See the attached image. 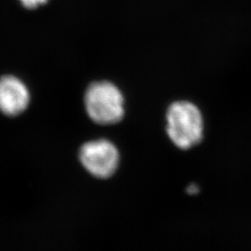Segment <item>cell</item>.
I'll list each match as a JSON object with an SVG mask.
<instances>
[{
	"label": "cell",
	"instance_id": "obj_1",
	"mask_svg": "<svg viewBox=\"0 0 251 251\" xmlns=\"http://www.w3.org/2000/svg\"><path fill=\"white\" fill-rule=\"evenodd\" d=\"M204 122L200 110L194 103L179 100L173 102L167 112V132L179 149L186 150L200 143Z\"/></svg>",
	"mask_w": 251,
	"mask_h": 251
},
{
	"label": "cell",
	"instance_id": "obj_2",
	"mask_svg": "<svg viewBox=\"0 0 251 251\" xmlns=\"http://www.w3.org/2000/svg\"><path fill=\"white\" fill-rule=\"evenodd\" d=\"M85 107L90 119L100 125L117 123L125 113L122 92L108 81L90 85L85 94Z\"/></svg>",
	"mask_w": 251,
	"mask_h": 251
},
{
	"label": "cell",
	"instance_id": "obj_3",
	"mask_svg": "<svg viewBox=\"0 0 251 251\" xmlns=\"http://www.w3.org/2000/svg\"><path fill=\"white\" fill-rule=\"evenodd\" d=\"M79 160L85 170L99 179H107L117 171L119 152L107 140L88 142L80 148Z\"/></svg>",
	"mask_w": 251,
	"mask_h": 251
},
{
	"label": "cell",
	"instance_id": "obj_4",
	"mask_svg": "<svg viewBox=\"0 0 251 251\" xmlns=\"http://www.w3.org/2000/svg\"><path fill=\"white\" fill-rule=\"evenodd\" d=\"M30 93L26 85L14 75L0 77V111L6 116L15 117L26 110Z\"/></svg>",
	"mask_w": 251,
	"mask_h": 251
},
{
	"label": "cell",
	"instance_id": "obj_5",
	"mask_svg": "<svg viewBox=\"0 0 251 251\" xmlns=\"http://www.w3.org/2000/svg\"><path fill=\"white\" fill-rule=\"evenodd\" d=\"M22 5L26 9H36L39 6L44 5L48 0H19Z\"/></svg>",
	"mask_w": 251,
	"mask_h": 251
},
{
	"label": "cell",
	"instance_id": "obj_6",
	"mask_svg": "<svg viewBox=\"0 0 251 251\" xmlns=\"http://www.w3.org/2000/svg\"><path fill=\"white\" fill-rule=\"evenodd\" d=\"M188 192L191 195L197 194L198 192V187L197 185H190L188 187Z\"/></svg>",
	"mask_w": 251,
	"mask_h": 251
}]
</instances>
